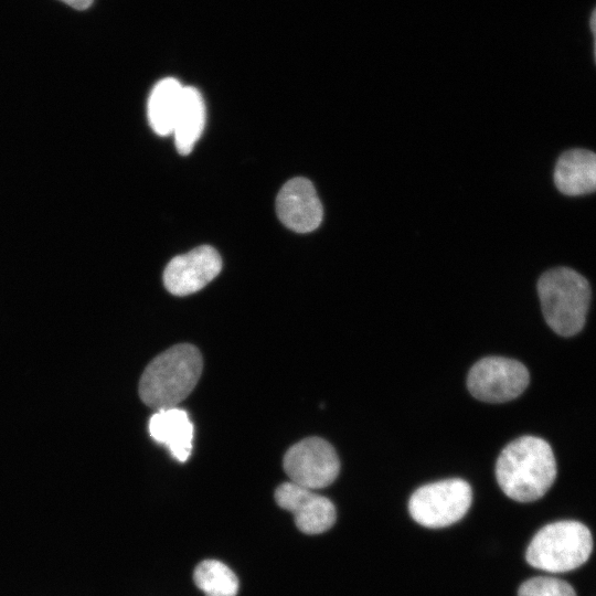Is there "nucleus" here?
<instances>
[{"label": "nucleus", "mask_w": 596, "mask_h": 596, "mask_svg": "<svg viewBox=\"0 0 596 596\" xmlns=\"http://www.w3.org/2000/svg\"><path fill=\"white\" fill-rule=\"evenodd\" d=\"M202 366L201 353L194 345L169 348L145 369L139 382L141 401L156 411L177 406L196 385Z\"/></svg>", "instance_id": "f03ea898"}, {"label": "nucleus", "mask_w": 596, "mask_h": 596, "mask_svg": "<svg viewBox=\"0 0 596 596\" xmlns=\"http://www.w3.org/2000/svg\"><path fill=\"white\" fill-rule=\"evenodd\" d=\"M538 294L544 319L554 332L571 337L583 329L590 301L584 276L567 267L550 269L539 278Z\"/></svg>", "instance_id": "7ed1b4c3"}, {"label": "nucleus", "mask_w": 596, "mask_h": 596, "mask_svg": "<svg viewBox=\"0 0 596 596\" xmlns=\"http://www.w3.org/2000/svg\"><path fill=\"white\" fill-rule=\"evenodd\" d=\"M148 429L151 438L164 445L174 459L188 460L194 428L184 409L177 406L158 409L149 418Z\"/></svg>", "instance_id": "9b49d317"}, {"label": "nucleus", "mask_w": 596, "mask_h": 596, "mask_svg": "<svg viewBox=\"0 0 596 596\" xmlns=\"http://www.w3.org/2000/svg\"><path fill=\"white\" fill-rule=\"evenodd\" d=\"M280 222L297 233L315 231L321 223L323 209L312 182L297 177L287 181L276 199Z\"/></svg>", "instance_id": "9d476101"}, {"label": "nucleus", "mask_w": 596, "mask_h": 596, "mask_svg": "<svg viewBox=\"0 0 596 596\" xmlns=\"http://www.w3.org/2000/svg\"><path fill=\"white\" fill-rule=\"evenodd\" d=\"M205 125V105L201 93L192 86H184L181 103L173 126L174 143L180 155H189Z\"/></svg>", "instance_id": "ddd939ff"}, {"label": "nucleus", "mask_w": 596, "mask_h": 596, "mask_svg": "<svg viewBox=\"0 0 596 596\" xmlns=\"http://www.w3.org/2000/svg\"><path fill=\"white\" fill-rule=\"evenodd\" d=\"M518 596H576V593L565 581L538 576L525 581L520 586Z\"/></svg>", "instance_id": "dca6fc26"}, {"label": "nucleus", "mask_w": 596, "mask_h": 596, "mask_svg": "<svg viewBox=\"0 0 596 596\" xmlns=\"http://www.w3.org/2000/svg\"><path fill=\"white\" fill-rule=\"evenodd\" d=\"M222 269L217 251L210 245H201L173 257L163 272L166 289L175 296H187L201 290Z\"/></svg>", "instance_id": "6e6552de"}, {"label": "nucleus", "mask_w": 596, "mask_h": 596, "mask_svg": "<svg viewBox=\"0 0 596 596\" xmlns=\"http://www.w3.org/2000/svg\"><path fill=\"white\" fill-rule=\"evenodd\" d=\"M275 500L294 514L297 528L306 534L322 533L336 521V508L328 498L291 481L276 489Z\"/></svg>", "instance_id": "1a4fd4ad"}, {"label": "nucleus", "mask_w": 596, "mask_h": 596, "mask_svg": "<svg viewBox=\"0 0 596 596\" xmlns=\"http://www.w3.org/2000/svg\"><path fill=\"white\" fill-rule=\"evenodd\" d=\"M593 538L589 529L573 520L543 526L531 540L525 558L539 570L564 573L583 565L590 556Z\"/></svg>", "instance_id": "20e7f679"}, {"label": "nucleus", "mask_w": 596, "mask_h": 596, "mask_svg": "<svg viewBox=\"0 0 596 596\" xmlns=\"http://www.w3.org/2000/svg\"><path fill=\"white\" fill-rule=\"evenodd\" d=\"M529 371L519 361L487 356L472 365L467 377L471 395L489 403H503L518 397L529 384Z\"/></svg>", "instance_id": "423d86ee"}, {"label": "nucleus", "mask_w": 596, "mask_h": 596, "mask_svg": "<svg viewBox=\"0 0 596 596\" xmlns=\"http://www.w3.org/2000/svg\"><path fill=\"white\" fill-rule=\"evenodd\" d=\"M183 87L173 77H166L153 86L147 104V115L149 125L157 135L172 134Z\"/></svg>", "instance_id": "4468645a"}, {"label": "nucleus", "mask_w": 596, "mask_h": 596, "mask_svg": "<svg viewBox=\"0 0 596 596\" xmlns=\"http://www.w3.org/2000/svg\"><path fill=\"white\" fill-rule=\"evenodd\" d=\"M283 465L291 482L311 490L331 485L340 471L334 448L320 437L305 438L292 445Z\"/></svg>", "instance_id": "0eeeda50"}, {"label": "nucleus", "mask_w": 596, "mask_h": 596, "mask_svg": "<svg viewBox=\"0 0 596 596\" xmlns=\"http://www.w3.org/2000/svg\"><path fill=\"white\" fill-rule=\"evenodd\" d=\"M194 583L205 596H236L238 579L233 571L216 560L202 561L194 571Z\"/></svg>", "instance_id": "2eb2a0df"}, {"label": "nucleus", "mask_w": 596, "mask_h": 596, "mask_svg": "<svg viewBox=\"0 0 596 596\" xmlns=\"http://www.w3.org/2000/svg\"><path fill=\"white\" fill-rule=\"evenodd\" d=\"M496 477L509 498L519 502L540 499L556 478V461L551 446L535 436L514 439L500 453Z\"/></svg>", "instance_id": "f257e3e1"}, {"label": "nucleus", "mask_w": 596, "mask_h": 596, "mask_svg": "<svg viewBox=\"0 0 596 596\" xmlns=\"http://www.w3.org/2000/svg\"><path fill=\"white\" fill-rule=\"evenodd\" d=\"M76 10H85L93 3L94 0H61Z\"/></svg>", "instance_id": "f3484780"}, {"label": "nucleus", "mask_w": 596, "mask_h": 596, "mask_svg": "<svg viewBox=\"0 0 596 596\" xmlns=\"http://www.w3.org/2000/svg\"><path fill=\"white\" fill-rule=\"evenodd\" d=\"M590 29L594 36V55H595V62H596V8L594 9L590 17Z\"/></svg>", "instance_id": "a211bd4d"}, {"label": "nucleus", "mask_w": 596, "mask_h": 596, "mask_svg": "<svg viewBox=\"0 0 596 596\" xmlns=\"http://www.w3.org/2000/svg\"><path fill=\"white\" fill-rule=\"evenodd\" d=\"M554 183L566 195L596 191V153L586 149H571L562 153L555 166Z\"/></svg>", "instance_id": "f8f14e48"}, {"label": "nucleus", "mask_w": 596, "mask_h": 596, "mask_svg": "<svg viewBox=\"0 0 596 596\" xmlns=\"http://www.w3.org/2000/svg\"><path fill=\"white\" fill-rule=\"evenodd\" d=\"M471 488L462 479H446L422 486L411 496L408 511L426 528H444L459 521L468 511Z\"/></svg>", "instance_id": "39448f33"}]
</instances>
